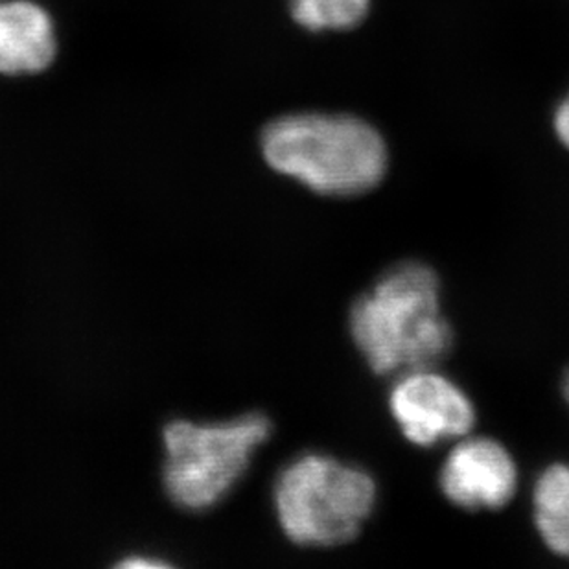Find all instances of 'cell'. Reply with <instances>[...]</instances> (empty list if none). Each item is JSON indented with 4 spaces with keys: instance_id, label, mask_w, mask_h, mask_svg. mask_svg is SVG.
I'll return each mask as SVG.
<instances>
[{
    "instance_id": "1",
    "label": "cell",
    "mask_w": 569,
    "mask_h": 569,
    "mask_svg": "<svg viewBox=\"0 0 569 569\" xmlns=\"http://www.w3.org/2000/svg\"><path fill=\"white\" fill-rule=\"evenodd\" d=\"M352 343L378 377L431 369L456 347L441 277L422 260L392 263L350 307Z\"/></svg>"
},
{
    "instance_id": "2",
    "label": "cell",
    "mask_w": 569,
    "mask_h": 569,
    "mask_svg": "<svg viewBox=\"0 0 569 569\" xmlns=\"http://www.w3.org/2000/svg\"><path fill=\"white\" fill-rule=\"evenodd\" d=\"M262 151L274 172L333 198L371 192L383 181L389 167L381 134L352 117H282L263 129Z\"/></svg>"
},
{
    "instance_id": "3",
    "label": "cell",
    "mask_w": 569,
    "mask_h": 569,
    "mask_svg": "<svg viewBox=\"0 0 569 569\" xmlns=\"http://www.w3.org/2000/svg\"><path fill=\"white\" fill-rule=\"evenodd\" d=\"M377 501V479L366 468L313 451L288 462L273 485L280 529L301 548L355 542Z\"/></svg>"
},
{
    "instance_id": "4",
    "label": "cell",
    "mask_w": 569,
    "mask_h": 569,
    "mask_svg": "<svg viewBox=\"0 0 569 569\" xmlns=\"http://www.w3.org/2000/svg\"><path fill=\"white\" fill-rule=\"evenodd\" d=\"M273 425L262 413L212 425L173 420L162 431L167 459L162 483L179 509L201 512L218 506L248 472L258 446Z\"/></svg>"
},
{
    "instance_id": "5",
    "label": "cell",
    "mask_w": 569,
    "mask_h": 569,
    "mask_svg": "<svg viewBox=\"0 0 569 569\" xmlns=\"http://www.w3.org/2000/svg\"><path fill=\"white\" fill-rule=\"evenodd\" d=\"M387 406L403 439L419 448L459 441L470 436L478 422L472 398L437 367L400 375Z\"/></svg>"
},
{
    "instance_id": "6",
    "label": "cell",
    "mask_w": 569,
    "mask_h": 569,
    "mask_svg": "<svg viewBox=\"0 0 569 569\" xmlns=\"http://www.w3.org/2000/svg\"><path fill=\"white\" fill-rule=\"evenodd\" d=\"M439 489L446 501L467 512L501 510L515 500L520 472L503 442L462 437L442 461Z\"/></svg>"
},
{
    "instance_id": "7",
    "label": "cell",
    "mask_w": 569,
    "mask_h": 569,
    "mask_svg": "<svg viewBox=\"0 0 569 569\" xmlns=\"http://www.w3.org/2000/svg\"><path fill=\"white\" fill-rule=\"evenodd\" d=\"M56 58L52 21L43 8L28 0L0 4V72L38 74Z\"/></svg>"
},
{
    "instance_id": "8",
    "label": "cell",
    "mask_w": 569,
    "mask_h": 569,
    "mask_svg": "<svg viewBox=\"0 0 569 569\" xmlns=\"http://www.w3.org/2000/svg\"><path fill=\"white\" fill-rule=\"evenodd\" d=\"M532 521L543 546L569 560V465L551 462L532 487Z\"/></svg>"
},
{
    "instance_id": "9",
    "label": "cell",
    "mask_w": 569,
    "mask_h": 569,
    "mask_svg": "<svg viewBox=\"0 0 569 569\" xmlns=\"http://www.w3.org/2000/svg\"><path fill=\"white\" fill-rule=\"evenodd\" d=\"M371 0H293V17L301 27L321 30H350L366 19Z\"/></svg>"
},
{
    "instance_id": "10",
    "label": "cell",
    "mask_w": 569,
    "mask_h": 569,
    "mask_svg": "<svg viewBox=\"0 0 569 569\" xmlns=\"http://www.w3.org/2000/svg\"><path fill=\"white\" fill-rule=\"evenodd\" d=\"M555 131H557L560 142L569 150V97L555 114Z\"/></svg>"
},
{
    "instance_id": "11",
    "label": "cell",
    "mask_w": 569,
    "mask_h": 569,
    "mask_svg": "<svg viewBox=\"0 0 569 569\" xmlns=\"http://www.w3.org/2000/svg\"><path fill=\"white\" fill-rule=\"evenodd\" d=\"M560 391H562V398H565L566 403L569 406V367L566 369L565 375H562V380H560Z\"/></svg>"
}]
</instances>
